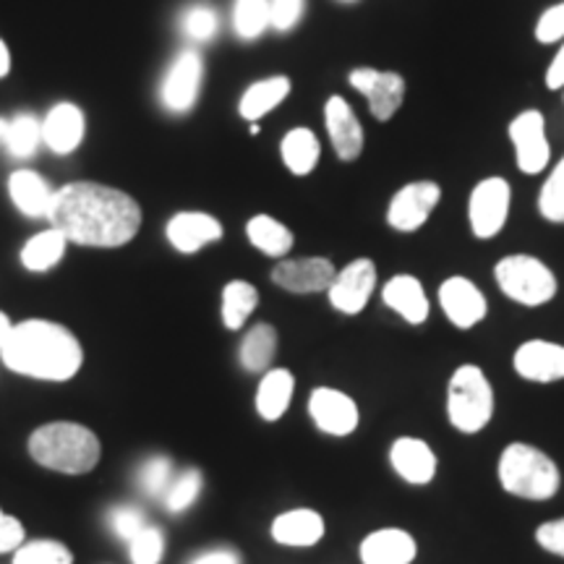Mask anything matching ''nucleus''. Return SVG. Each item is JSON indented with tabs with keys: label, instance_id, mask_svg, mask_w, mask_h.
Returning <instances> with one entry per match:
<instances>
[{
	"label": "nucleus",
	"instance_id": "1",
	"mask_svg": "<svg viewBox=\"0 0 564 564\" xmlns=\"http://www.w3.org/2000/svg\"><path fill=\"white\" fill-rule=\"evenodd\" d=\"M47 220L68 238V243L87 249H118L133 241L139 232L141 207L121 188L76 181L55 192Z\"/></svg>",
	"mask_w": 564,
	"mask_h": 564
},
{
	"label": "nucleus",
	"instance_id": "2",
	"mask_svg": "<svg viewBox=\"0 0 564 564\" xmlns=\"http://www.w3.org/2000/svg\"><path fill=\"white\" fill-rule=\"evenodd\" d=\"M0 361L19 377L34 382H70L84 366L79 337L51 319H24L13 324L0 348Z\"/></svg>",
	"mask_w": 564,
	"mask_h": 564
},
{
	"label": "nucleus",
	"instance_id": "3",
	"mask_svg": "<svg viewBox=\"0 0 564 564\" xmlns=\"http://www.w3.org/2000/svg\"><path fill=\"white\" fill-rule=\"evenodd\" d=\"M26 449L40 468L63 476L91 474L102 457L100 436L76 421L42 423L30 434Z\"/></svg>",
	"mask_w": 564,
	"mask_h": 564
},
{
	"label": "nucleus",
	"instance_id": "4",
	"mask_svg": "<svg viewBox=\"0 0 564 564\" xmlns=\"http://www.w3.org/2000/svg\"><path fill=\"white\" fill-rule=\"evenodd\" d=\"M499 484L507 494L531 502H546L562 486L560 468L533 444L514 442L499 455Z\"/></svg>",
	"mask_w": 564,
	"mask_h": 564
},
{
	"label": "nucleus",
	"instance_id": "5",
	"mask_svg": "<svg viewBox=\"0 0 564 564\" xmlns=\"http://www.w3.org/2000/svg\"><path fill=\"white\" fill-rule=\"evenodd\" d=\"M449 423L463 434H478L489 426L494 415V390L486 373L474 364H465L453 373L447 387Z\"/></svg>",
	"mask_w": 564,
	"mask_h": 564
},
{
	"label": "nucleus",
	"instance_id": "6",
	"mask_svg": "<svg viewBox=\"0 0 564 564\" xmlns=\"http://www.w3.org/2000/svg\"><path fill=\"white\" fill-rule=\"evenodd\" d=\"M494 280L507 299L520 306L539 308L556 295V278L541 259L531 253H510L494 267Z\"/></svg>",
	"mask_w": 564,
	"mask_h": 564
},
{
	"label": "nucleus",
	"instance_id": "7",
	"mask_svg": "<svg viewBox=\"0 0 564 564\" xmlns=\"http://www.w3.org/2000/svg\"><path fill=\"white\" fill-rule=\"evenodd\" d=\"M510 204L512 188L505 178L491 175V178L478 181L468 199V220L474 236L484 238V241L499 236L505 230L507 217H510Z\"/></svg>",
	"mask_w": 564,
	"mask_h": 564
},
{
	"label": "nucleus",
	"instance_id": "8",
	"mask_svg": "<svg viewBox=\"0 0 564 564\" xmlns=\"http://www.w3.org/2000/svg\"><path fill=\"white\" fill-rule=\"evenodd\" d=\"M510 141L518 167L528 175H539L549 167L552 147L546 137V118L541 110H523L512 118Z\"/></svg>",
	"mask_w": 564,
	"mask_h": 564
},
{
	"label": "nucleus",
	"instance_id": "9",
	"mask_svg": "<svg viewBox=\"0 0 564 564\" xmlns=\"http://www.w3.org/2000/svg\"><path fill=\"white\" fill-rule=\"evenodd\" d=\"M373 291H377V264L371 259H352L343 270H337L333 285L327 288V299L340 314L356 316L369 306Z\"/></svg>",
	"mask_w": 564,
	"mask_h": 564
},
{
	"label": "nucleus",
	"instance_id": "10",
	"mask_svg": "<svg viewBox=\"0 0 564 564\" xmlns=\"http://www.w3.org/2000/svg\"><path fill=\"white\" fill-rule=\"evenodd\" d=\"M442 199L440 183L434 181H413L405 183L398 194L392 196L387 207V223L398 232H415L429 223L436 204Z\"/></svg>",
	"mask_w": 564,
	"mask_h": 564
},
{
	"label": "nucleus",
	"instance_id": "11",
	"mask_svg": "<svg viewBox=\"0 0 564 564\" xmlns=\"http://www.w3.org/2000/svg\"><path fill=\"white\" fill-rule=\"evenodd\" d=\"M350 87L361 91L369 102L371 116L377 121L387 123L390 118L403 108L405 100V79L394 70H379V68H356L348 76Z\"/></svg>",
	"mask_w": 564,
	"mask_h": 564
},
{
	"label": "nucleus",
	"instance_id": "12",
	"mask_svg": "<svg viewBox=\"0 0 564 564\" xmlns=\"http://www.w3.org/2000/svg\"><path fill=\"white\" fill-rule=\"evenodd\" d=\"M308 415L322 434L337 436V440L350 436L361 421L356 400L340 390H333V387H316L308 394Z\"/></svg>",
	"mask_w": 564,
	"mask_h": 564
},
{
	"label": "nucleus",
	"instance_id": "13",
	"mask_svg": "<svg viewBox=\"0 0 564 564\" xmlns=\"http://www.w3.org/2000/svg\"><path fill=\"white\" fill-rule=\"evenodd\" d=\"M202 79V55L196 51L178 53V58L171 63V68H167L165 82H162V105L171 112H175V116L188 112L196 105V100H199Z\"/></svg>",
	"mask_w": 564,
	"mask_h": 564
},
{
	"label": "nucleus",
	"instance_id": "14",
	"mask_svg": "<svg viewBox=\"0 0 564 564\" xmlns=\"http://www.w3.org/2000/svg\"><path fill=\"white\" fill-rule=\"evenodd\" d=\"M335 264L324 257H301V259H282L272 270V282L282 291L295 295L327 293V288L335 280Z\"/></svg>",
	"mask_w": 564,
	"mask_h": 564
},
{
	"label": "nucleus",
	"instance_id": "15",
	"mask_svg": "<svg viewBox=\"0 0 564 564\" xmlns=\"http://www.w3.org/2000/svg\"><path fill=\"white\" fill-rule=\"evenodd\" d=\"M440 306L444 316L455 324L457 329H474L476 324L486 319V312H489V303H486V295L478 291L474 280L460 278H447L440 285Z\"/></svg>",
	"mask_w": 564,
	"mask_h": 564
},
{
	"label": "nucleus",
	"instance_id": "16",
	"mask_svg": "<svg viewBox=\"0 0 564 564\" xmlns=\"http://www.w3.org/2000/svg\"><path fill=\"white\" fill-rule=\"evenodd\" d=\"M165 238L178 253H196L223 238V223L209 212H178L165 225Z\"/></svg>",
	"mask_w": 564,
	"mask_h": 564
},
{
	"label": "nucleus",
	"instance_id": "17",
	"mask_svg": "<svg viewBox=\"0 0 564 564\" xmlns=\"http://www.w3.org/2000/svg\"><path fill=\"white\" fill-rule=\"evenodd\" d=\"M514 371L528 382L549 384L564 379V345L552 340H528L514 350Z\"/></svg>",
	"mask_w": 564,
	"mask_h": 564
},
{
	"label": "nucleus",
	"instance_id": "18",
	"mask_svg": "<svg viewBox=\"0 0 564 564\" xmlns=\"http://www.w3.org/2000/svg\"><path fill=\"white\" fill-rule=\"evenodd\" d=\"M324 126H327L329 141H333L335 154L343 162H352L364 152V126L352 112L348 100L340 95L329 97L324 105Z\"/></svg>",
	"mask_w": 564,
	"mask_h": 564
},
{
	"label": "nucleus",
	"instance_id": "19",
	"mask_svg": "<svg viewBox=\"0 0 564 564\" xmlns=\"http://www.w3.org/2000/svg\"><path fill=\"white\" fill-rule=\"evenodd\" d=\"M87 121L79 105L58 102L42 118V144L55 154H70L84 141Z\"/></svg>",
	"mask_w": 564,
	"mask_h": 564
},
{
	"label": "nucleus",
	"instance_id": "20",
	"mask_svg": "<svg viewBox=\"0 0 564 564\" xmlns=\"http://www.w3.org/2000/svg\"><path fill=\"white\" fill-rule=\"evenodd\" d=\"M390 465L403 481L413 486L432 484L436 476V455L423 440L415 436H400L390 447Z\"/></svg>",
	"mask_w": 564,
	"mask_h": 564
},
{
	"label": "nucleus",
	"instance_id": "21",
	"mask_svg": "<svg viewBox=\"0 0 564 564\" xmlns=\"http://www.w3.org/2000/svg\"><path fill=\"white\" fill-rule=\"evenodd\" d=\"M364 564H411L419 554V544L403 528H379L361 541Z\"/></svg>",
	"mask_w": 564,
	"mask_h": 564
},
{
	"label": "nucleus",
	"instance_id": "22",
	"mask_svg": "<svg viewBox=\"0 0 564 564\" xmlns=\"http://www.w3.org/2000/svg\"><path fill=\"white\" fill-rule=\"evenodd\" d=\"M382 301L413 327H419L432 314V303H429V295L423 291V282L413 274H394L392 280H387V285L382 288Z\"/></svg>",
	"mask_w": 564,
	"mask_h": 564
},
{
	"label": "nucleus",
	"instance_id": "23",
	"mask_svg": "<svg viewBox=\"0 0 564 564\" xmlns=\"http://www.w3.org/2000/svg\"><path fill=\"white\" fill-rule=\"evenodd\" d=\"M324 518L316 510H308V507H299V510H288L274 518L270 528L272 539L278 541L280 546H293V549H306L316 546L324 539Z\"/></svg>",
	"mask_w": 564,
	"mask_h": 564
},
{
	"label": "nucleus",
	"instance_id": "24",
	"mask_svg": "<svg viewBox=\"0 0 564 564\" xmlns=\"http://www.w3.org/2000/svg\"><path fill=\"white\" fill-rule=\"evenodd\" d=\"M9 194L13 207H17L24 217H32V220H40V217L51 215V204L55 192L51 183L42 178L40 173L34 171H13L9 178Z\"/></svg>",
	"mask_w": 564,
	"mask_h": 564
},
{
	"label": "nucleus",
	"instance_id": "25",
	"mask_svg": "<svg viewBox=\"0 0 564 564\" xmlns=\"http://www.w3.org/2000/svg\"><path fill=\"white\" fill-rule=\"evenodd\" d=\"M295 392V379L288 369H270L262 373V382L257 387V413L262 415V421L274 423L285 415L291 408Z\"/></svg>",
	"mask_w": 564,
	"mask_h": 564
},
{
	"label": "nucleus",
	"instance_id": "26",
	"mask_svg": "<svg viewBox=\"0 0 564 564\" xmlns=\"http://www.w3.org/2000/svg\"><path fill=\"white\" fill-rule=\"evenodd\" d=\"M288 95H291V79L288 76H267V79L253 82L243 91L241 102H238V112H241L243 121L257 123L267 112L280 108Z\"/></svg>",
	"mask_w": 564,
	"mask_h": 564
},
{
	"label": "nucleus",
	"instance_id": "27",
	"mask_svg": "<svg viewBox=\"0 0 564 564\" xmlns=\"http://www.w3.org/2000/svg\"><path fill=\"white\" fill-rule=\"evenodd\" d=\"M66 249H68V238L51 225V228L37 232V236H32L30 241L21 246L19 262L26 272H34V274L51 272L55 264L63 262Z\"/></svg>",
	"mask_w": 564,
	"mask_h": 564
},
{
	"label": "nucleus",
	"instance_id": "28",
	"mask_svg": "<svg viewBox=\"0 0 564 564\" xmlns=\"http://www.w3.org/2000/svg\"><path fill=\"white\" fill-rule=\"evenodd\" d=\"M246 238L253 249L272 259H285L295 243L293 230L272 215H253L246 223Z\"/></svg>",
	"mask_w": 564,
	"mask_h": 564
},
{
	"label": "nucleus",
	"instance_id": "29",
	"mask_svg": "<svg viewBox=\"0 0 564 564\" xmlns=\"http://www.w3.org/2000/svg\"><path fill=\"white\" fill-rule=\"evenodd\" d=\"M274 356H278V329L272 324H253L243 335L241 348H238V361L241 369L249 373H264L272 369Z\"/></svg>",
	"mask_w": 564,
	"mask_h": 564
},
{
	"label": "nucleus",
	"instance_id": "30",
	"mask_svg": "<svg viewBox=\"0 0 564 564\" xmlns=\"http://www.w3.org/2000/svg\"><path fill=\"white\" fill-rule=\"evenodd\" d=\"M280 154H282V162H285V167L293 175H308L314 173L316 165H319L322 144L312 129L299 126V129H291L285 137H282Z\"/></svg>",
	"mask_w": 564,
	"mask_h": 564
},
{
	"label": "nucleus",
	"instance_id": "31",
	"mask_svg": "<svg viewBox=\"0 0 564 564\" xmlns=\"http://www.w3.org/2000/svg\"><path fill=\"white\" fill-rule=\"evenodd\" d=\"M259 306V291L246 280H230L228 285L223 288V306L220 316L223 324L228 329H241L246 322L251 319V314L257 312Z\"/></svg>",
	"mask_w": 564,
	"mask_h": 564
},
{
	"label": "nucleus",
	"instance_id": "32",
	"mask_svg": "<svg viewBox=\"0 0 564 564\" xmlns=\"http://www.w3.org/2000/svg\"><path fill=\"white\" fill-rule=\"evenodd\" d=\"M42 144V121L32 112H19L9 121V131H6L3 147L9 150L11 158L30 160Z\"/></svg>",
	"mask_w": 564,
	"mask_h": 564
},
{
	"label": "nucleus",
	"instance_id": "33",
	"mask_svg": "<svg viewBox=\"0 0 564 564\" xmlns=\"http://www.w3.org/2000/svg\"><path fill=\"white\" fill-rule=\"evenodd\" d=\"M232 30L243 42H251L270 30V0H236Z\"/></svg>",
	"mask_w": 564,
	"mask_h": 564
},
{
	"label": "nucleus",
	"instance_id": "34",
	"mask_svg": "<svg viewBox=\"0 0 564 564\" xmlns=\"http://www.w3.org/2000/svg\"><path fill=\"white\" fill-rule=\"evenodd\" d=\"M204 491V476L199 468H186L183 474H178L167 486L165 497H162V505L171 514H181L186 510H192L196 505V499L202 497Z\"/></svg>",
	"mask_w": 564,
	"mask_h": 564
},
{
	"label": "nucleus",
	"instance_id": "35",
	"mask_svg": "<svg viewBox=\"0 0 564 564\" xmlns=\"http://www.w3.org/2000/svg\"><path fill=\"white\" fill-rule=\"evenodd\" d=\"M13 564H74V554L66 544L53 539L24 541L13 552Z\"/></svg>",
	"mask_w": 564,
	"mask_h": 564
},
{
	"label": "nucleus",
	"instance_id": "36",
	"mask_svg": "<svg viewBox=\"0 0 564 564\" xmlns=\"http://www.w3.org/2000/svg\"><path fill=\"white\" fill-rule=\"evenodd\" d=\"M173 478H175L173 463H171V457H165V455L147 457V460L139 465L137 481H139V489L144 491L147 497H154V499L165 497L167 486H171Z\"/></svg>",
	"mask_w": 564,
	"mask_h": 564
},
{
	"label": "nucleus",
	"instance_id": "37",
	"mask_svg": "<svg viewBox=\"0 0 564 564\" xmlns=\"http://www.w3.org/2000/svg\"><path fill=\"white\" fill-rule=\"evenodd\" d=\"M541 217L554 225H564V158L556 162L554 171L549 173L539 194Z\"/></svg>",
	"mask_w": 564,
	"mask_h": 564
},
{
	"label": "nucleus",
	"instance_id": "38",
	"mask_svg": "<svg viewBox=\"0 0 564 564\" xmlns=\"http://www.w3.org/2000/svg\"><path fill=\"white\" fill-rule=\"evenodd\" d=\"M217 26H220V19H217V11L207 3L188 6L181 19L183 34L194 42H209L217 34Z\"/></svg>",
	"mask_w": 564,
	"mask_h": 564
},
{
	"label": "nucleus",
	"instance_id": "39",
	"mask_svg": "<svg viewBox=\"0 0 564 564\" xmlns=\"http://www.w3.org/2000/svg\"><path fill=\"white\" fill-rule=\"evenodd\" d=\"M165 556V535L160 528L147 525L129 541L131 564H160Z\"/></svg>",
	"mask_w": 564,
	"mask_h": 564
},
{
	"label": "nucleus",
	"instance_id": "40",
	"mask_svg": "<svg viewBox=\"0 0 564 564\" xmlns=\"http://www.w3.org/2000/svg\"><path fill=\"white\" fill-rule=\"evenodd\" d=\"M105 523H108L110 533L116 535V539H121V541H126V544H129L133 535H137L139 531H144L147 518H144V512L139 510V507L116 505V507H110L108 514H105Z\"/></svg>",
	"mask_w": 564,
	"mask_h": 564
},
{
	"label": "nucleus",
	"instance_id": "41",
	"mask_svg": "<svg viewBox=\"0 0 564 564\" xmlns=\"http://www.w3.org/2000/svg\"><path fill=\"white\" fill-rule=\"evenodd\" d=\"M306 11V0H270V26L274 32H291Z\"/></svg>",
	"mask_w": 564,
	"mask_h": 564
},
{
	"label": "nucleus",
	"instance_id": "42",
	"mask_svg": "<svg viewBox=\"0 0 564 564\" xmlns=\"http://www.w3.org/2000/svg\"><path fill=\"white\" fill-rule=\"evenodd\" d=\"M535 40L541 45H554V42L564 40V0L541 13L535 21Z\"/></svg>",
	"mask_w": 564,
	"mask_h": 564
},
{
	"label": "nucleus",
	"instance_id": "43",
	"mask_svg": "<svg viewBox=\"0 0 564 564\" xmlns=\"http://www.w3.org/2000/svg\"><path fill=\"white\" fill-rule=\"evenodd\" d=\"M26 541L24 525L19 518L0 510V554H13Z\"/></svg>",
	"mask_w": 564,
	"mask_h": 564
},
{
	"label": "nucleus",
	"instance_id": "44",
	"mask_svg": "<svg viewBox=\"0 0 564 564\" xmlns=\"http://www.w3.org/2000/svg\"><path fill=\"white\" fill-rule=\"evenodd\" d=\"M535 541L544 552H552L556 556H564V518L549 520L535 531Z\"/></svg>",
	"mask_w": 564,
	"mask_h": 564
},
{
	"label": "nucleus",
	"instance_id": "45",
	"mask_svg": "<svg viewBox=\"0 0 564 564\" xmlns=\"http://www.w3.org/2000/svg\"><path fill=\"white\" fill-rule=\"evenodd\" d=\"M192 564H241V554L230 546H217L209 549V552H202L194 556Z\"/></svg>",
	"mask_w": 564,
	"mask_h": 564
},
{
	"label": "nucleus",
	"instance_id": "46",
	"mask_svg": "<svg viewBox=\"0 0 564 564\" xmlns=\"http://www.w3.org/2000/svg\"><path fill=\"white\" fill-rule=\"evenodd\" d=\"M546 87L554 91L564 89V40L560 42V51H556V55L546 68Z\"/></svg>",
	"mask_w": 564,
	"mask_h": 564
},
{
	"label": "nucleus",
	"instance_id": "47",
	"mask_svg": "<svg viewBox=\"0 0 564 564\" xmlns=\"http://www.w3.org/2000/svg\"><path fill=\"white\" fill-rule=\"evenodd\" d=\"M9 70H11V53H9V45L0 40V79L9 76Z\"/></svg>",
	"mask_w": 564,
	"mask_h": 564
},
{
	"label": "nucleus",
	"instance_id": "48",
	"mask_svg": "<svg viewBox=\"0 0 564 564\" xmlns=\"http://www.w3.org/2000/svg\"><path fill=\"white\" fill-rule=\"evenodd\" d=\"M11 329H13V322L9 319V314H3V312H0V348H3V343L9 340Z\"/></svg>",
	"mask_w": 564,
	"mask_h": 564
},
{
	"label": "nucleus",
	"instance_id": "49",
	"mask_svg": "<svg viewBox=\"0 0 564 564\" xmlns=\"http://www.w3.org/2000/svg\"><path fill=\"white\" fill-rule=\"evenodd\" d=\"M6 131H9V118H0V144H3Z\"/></svg>",
	"mask_w": 564,
	"mask_h": 564
},
{
	"label": "nucleus",
	"instance_id": "50",
	"mask_svg": "<svg viewBox=\"0 0 564 564\" xmlns=\"http://www.w3.org/2000/svg\"><path fill=\"white\" fill-rule=\"evenodd\" d=\"M343 3H356V0H343Z\"/></svg>",
	"mask_w": 564,
	"mask_h": 564
}]
</instances>
